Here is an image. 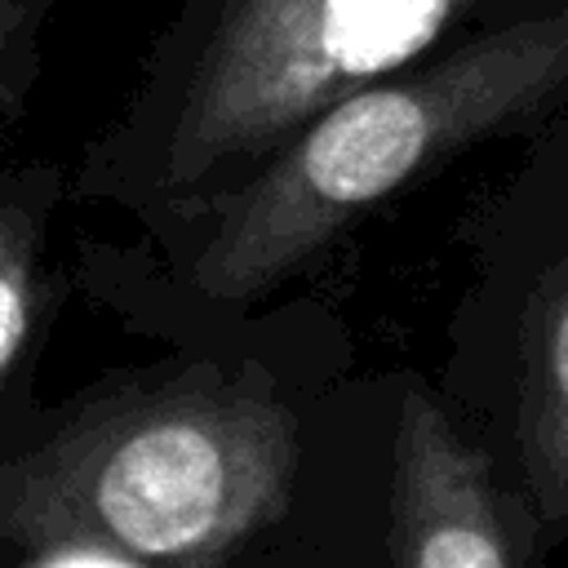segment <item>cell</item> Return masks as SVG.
I'll return each mask as SVG.
<instances>
[{
	"mask_svg": "<svg viewBox=\"0 0 568 568\" xmlns=\"http://www.w3.org/2000/svg\"><path fill=\"white\" fill-rule=\"evenodd\" d=\"M302 408L253 359L120 368L0 448V550L129 568H235L297 515Z\"/></svg>",
	"mask_w": 568,
	"mask_h": 568,
	"instance_id": "cell-1",
	"label": "cell"
},
{
	"mask_svg": "<svg viewBox=\"0 0 568 568\" xmlns=\"http://www.w3.org/2000/svg\"><path fill=\"white\" fill-rule=\"evenodd\" d=\"M568 106V0H488L422 58L297 124L235 186L151 226L195 311H244L315 266L382 204L479 142Z\"/></svg>",
	"mask_w": 568,
	"mask_h": 568,
	"instance_id": "cell-2",
	"label": "cell"
},
{
	"mask_svg": "<svg viewBox=\"0 0 568 568\" xmlns=\"http://www.w3.org/2000/svg\"><path fill=\"white\" fill-rule=\"evenodd\" d=\"M488 0H182L67 195L146 231L235 186L297 124L422 58Z\"/></svg>",
	"mask_w": 568,
	"mask_h": 568,
	"instance_id": "cell-3",
	"label": "cell"
},
{
	"mask_svg": "<svg viewBox=\"0 0 568 568\" xmlns=\"http://www.w3.org/2000/svg\"><path fill=\"white\" fill-rule=\"evenodd\" d=\"M439 399L528 506L541 541L568 546V231L546 244L497 320L457 324Z\"/></svg>",
	"mask_w": 568,
	"mask_h": 568,
	"instance_id": "cell-4",
	"label": "cell"
},
{
	"mask_svg": "<svg viewBox=\"0 0 568 568\" xmlns=\"http://www.w3.org/2000/svg\"><path fill=\"white\" fill-rule=\"evenodd\" d=\"M382 568H550L528 506L439 390L417 382L390 413Z\"/></svg>",
	"mask_w": 568,
	"mask_h": 568,
	"instance_id": "cell-5",
	"label": "cell"
},
{
	"mask_svg": "<svg viewBox=\"0 0 568 568\" xmlns=\"http://www.w3.org/2000/svg\"><path fill=\"white\" fill-rule=\"evenodd\" d=\"M67 173L58 164L0 169V448H9L44 408L36 364L53 333L67 275L49 257Z\"/></svg>",
	"mask_w": 568,
	"mask_h": 568,
	"instance_id": "cell-6",
	"label": "cell"
},
{
	"mask_svg": "<svg viewBox=\"0 0 568 568\" xmlns=\"http://www.w3.org/2000/svg\"><path fill=\"white\" fill-rule=\"evenodd\" d=\"M58 0H0V115L18 120L40 67H44V22Z\"/></svg>",
	"mask_w": 568,
	"mask_h": 568,
	"instance_id": "cell-7",
	"label": "cell"
},
{
	"mask_svg": "<svg viewBox=\"0 0 568 568\" xmlns=\"http://www.w3.org/2000/svg\"><path fill=\"white\" fill-rule=\"evenodd\" d=\"M271 568H284V564H271ZM288 568H297V564H288Z\"/></svg>",
	"mask_w": 568,
	"mask_h": 568,
	"instance_id": "cell-8",
	"label": "cell"
}]
</instances>
